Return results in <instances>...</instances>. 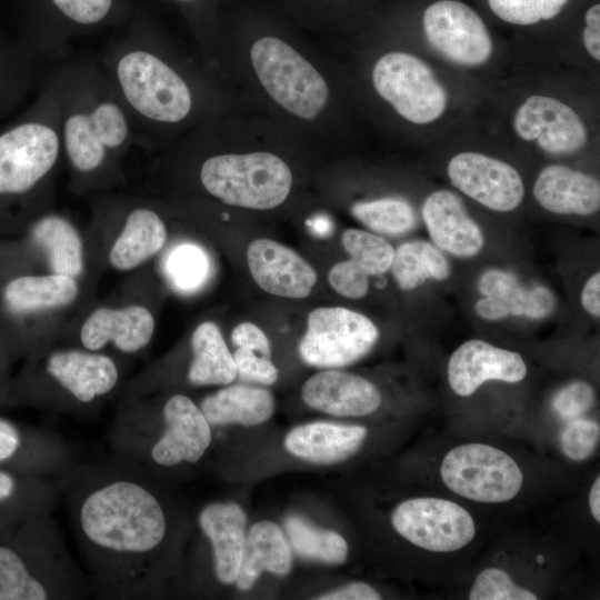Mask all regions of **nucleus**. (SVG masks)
Here are the masks:
<instances>
[{"instance_id":"f257e3e1","label":"nucleus","mask_w":600,"mask_h":600,"mask_svg":"<svg viewBox=\"0 0 600 600\" xmlns=\"http://www.w3.org/2000/svg\"><path fill=\"white\" fill-rule=\"evenodd\" d=\"M72 517L101 591L140 597L168 536L167 512L153 490L136 476L99 477L78 494Z\"/></svg>"},{"instance_id":"f03ea898","label":"nucleus","mask_w":600,"mask_h":600,"mask_svg":"<svg viewBox=\"0 0 600 600\" xmlns=\"http://www.w3.org/2000/svg\"><path fill=\"white\" fill-rule=\"evenodd\" d=\"M56 70L62 153L76 178H103L139 142L134 124L98 59L63 62Z\"/></svg>"},{"instance_id":"7ed1b4c3","label":"nucleus","mask_w":600,"mask_h":600,"mask_svg":"<svg viewBox=\"0 0 600 600\" xmlns=\"http://www.w3.org/2000/svg\"><path fill=\"white\" fill-rule=\"evenodd\" d=\"M97 59L129 113L139 142L194 116L193 83L148 29L132 28Z\"/></svg>"},{"instance_id":"20e7f679","label":"nucleus","mask_w":600,"mask_h":600,"mask_svg":"<svg viewBox=\"0 0 600 600\" xmlns=\"http://www.w3.org/2000/svg\"><path fill=\"white\" fill-rule=\"evenodd\" d=\"M82 579L48 517L29 548L0 544V600H46L79 593Z\"/></svg>"},{"instance_id":"39448f33","label":"nucleus","mask_w":600,"mask_h":600,"mask_svg":"<svg viewBox=\"0 0 600 600\" xmlns=\"http://www.w3.org/2000/svg\"><path fill=\"white\" fill-rule=\"evenodd\" d=\"M199 180L218 200L257 210L280 206L292 186L288 164L269 152L212 154L202 161Z\"/></svg>"},{"instance_id":"423d86ee","label":"nucleus","mask_w":600,"mask_h":600,"mask_svg":"<svg viewBox=\"0 0 600 600\" xmlns=\"http://www.w3.org/2000/svg\"><path fill=\"white\" fill-rule=\"evenodd\" d=\"M439 474L456 496L484 504L509 502L524 484L518 461L504 450L483 442L451 448L441 459Z\"/></svg>"},{"instance_id":"0eeeda50","label":"nucleus","mask_w":600,"mask_h":600,"mask_svg":"<svg viewBox=\"0 0 600 600\" xmlns=\"http://www.w3.org/2000/svg\"><path fill=\"white\" fill-rule=\"evenodd\" d=\"M250 58L262 87L287 111L311 120L324 109L329 98L326 80L291 46L264 37L253 43Z\"/></svg>"},{"instance_id":"6e6552de","label":"nucleus","mask_w":600,"mask_h":600,"mask_svg":"<svg viewBox=\"0 0 600 600\" xmlns=\"http://www.w3.org/2000/svg\"><path fill=\"white\" fill-rule=\"evenodd\" d=\"M378 339L379 330L367 316L342 307H320L309 313L298 350L306 364L336 369L363 358Z\"/></svg>"},{"instance_id":"1a4fd4ad","label":"nucleus","mask_w":600,"mask_h":600,"mask_svg":"<svg viewBox=\"0 0 600 600\" xmlns=\"http://www.w3.org/2000/svg\"><path fill=\"white\" fill-rule=\"evenodd\" d=\"M390 522L407 542L432 553L462 550L477 534L472 514L460 503L441 497L402 500L393 508Z\"/></svg>"},{"instance_id":"9d476101","label":"nucleus","mask_w":600,"mask_h":600,"mask_svg":"<svg viewBox=\"0 0 600 600\" xmlns=\"http://www.w3.org/2000/svg\"><path fill=\"white\" fill-rule=\"evenodd\" d=\"M372 82L379 96L410 122L430 123L446 110L444 88L431 68L413 54L392 51L380 57Z\"/></svg>"},{"instance_id":"9b49d317","label":"nucleus","mask_w":600,"mask_h":600,"mask_svg":"<svg viewBox=\"0 0 600 600\" xmlns=\"http://www.w3.org/2000/svg\"><path fill=\"white\" fill-rule=\"evenodd\" d=\"M423 29L432 48L461 66H479L491 56L492 42L482 19L469 6L441 0L427 8Z\"/></svg>"},{"instance_id":"f8f14e48","label":"nucleus","mask_w":600,"mask_h":600,"mask_svg":"<svg viewBox=\"0 0 600 600\" xmlns=\"http://www.w3.org/2000/svg\"><path fill=\"white\" fill-rule=\"evenodd\" d=\"M448 177L458 190L499 212L520 206L524 187L519 172L509 163L479 152H461L451 158Z\"/></svg>"},{"instance_id":"ddd939ff","label":"nucleus","mask_w":600,"mask_h":600,"mask_svg":"<svg viewBox=\"0 0 600 600\" xmlns=\"http://www.w3.org/2000/svg\"><path fill=\"white\" fill-rule=\"evenodd\" d=\"M528 373L519 352L497 347L480 339L461 343L450 356L447 379L450 389L467 398L489 381L518 383Z\"/></svg>"},{"instance_id":"4468645a","label":"nucleus","mask_w":600,"mask_h":600,"mask_svg":"<svg viewBox=\"0 0 600 600\" xmlns=\"http://www.w3.org/2000/svg\"><path fill=\"white\" fill-rule=\"evenodd\" d=\"M517 134L554 154L572 153L587 142V129L577 112L566 103L546 96L529 97L513 119Z\"/></svg>"},{"instance_id":"2eb2a0df","label":"nucleus","mask_w":600,"mask_h":600,"mask_svg":"<svg viewBox=\"0 0 600 600\" xmlns=\"http://www.w3.org/2000/svg\"><path fill=\"white\" fill-rule=\"evenodd\" d=\"M164 430L151 448L152 460L162 467L199 461L211 444V426L189 397L174 394L163 407Z\"/></svg>"},{"instance_id":"dca6fc26","label":"nucleus","mask_w":600,"mask_h":600,"mask_svg":"<svg viewBox=\"0 0 600 600\" xmlns=\"http://www.w3.org/2000/svg\"><path fill=\"white\" fill-rule=\"evenodd\" d=\"M247 262L256 283L278 297L306 298L317 282L314 269L300 254L270 239L253 240L247 249Z\"/></svg>"},{"instance_id":"f3484780","label":"nucleus","mask_w":600,"mask_h":600,"mask_svg":"<svg viewBox=\"0 0 600 600\" xmlns=\"http://www.w3.org/2000/svg\"><path fill=\"white\" fill-rule=\"evenodd\" d=\"M482 294L476 304L477 316L496 322L509 316L543 319L554 309L552 292L544 286L523 287L517 277L502 269L484 271L478 281Z\"/></svg>"},{"instance_id":"a211bd4d","label":"nucleus","mask_w":600,"mask_h":600,"mask_svg":"<svg viewBox=\"0 0 600 600\" xmlns=\"http://www.w3.org/2000/svg\"><path fill=\"white\" fill-rule=\"evenodd\" d=\"M301 398L309 408L334 417H366L382 402L373 382L333 369L311 376L301 388Z\"/></svg>"},{"instance_id":"6ab92c4d","label":"nucleus","mask_w":600,"mask_h":600,"mask_svg":"<svg viewBox=\"0 0 600 600\" xmlns=\"http://www.w3.org/2000/svg\"><path fill=\"white\" fill-rule=\"evenodd\" d=\"M422 218L434 246L452 256L471 258L484 246L480 226L449 190L433 191L424 199Z\"/></svg>"},{"instance_id":"aec40b11","label":"nucleus","mask_w":600,"mask_h":600,"mask_svg":"<svg viewBox=\"0 0 600 600\" xmlns=\"http://www.w3.org/2000/svg\"><path fill=\"white\" fill-rule=\"evenodd\" d=\"M46 4L51 18L31 50L48 62L66 56L73 37L103 24L116 0H46Z\"/></svg>"},{"instance_id":"412c9836","label":"nucleus","mask_w":600,"mask_h":600,"mask_svg":"<svg viewBox=\"0 0 600 600\" xmlns=\"http://www.w3.org/2000/svg\"><path fill=\"white\" fill-rule=\"evenodd\" d=\"M198 521L210 541L218 581L236 583L247 537L243 509L234 502H212L200 511Z\"/></svg>"},{"instance_id":"4be33fe9","label":"nucleus","mask_w":600,"mask_h":600,"mask_svg":"<svg viewBox=\"0 0 600 600\" xmlns=\"http://www.w3.org/2000/svg\"><path fill=\"white\" fill-rule=\"evenodd\" d=\"M153 331V316L143 306L100 308L82 324L80 339L83 347L90 351L99 350L108 342H112L119 350L132 353L149 343Z\"/></svg>"},{"instance_id":"5701e85b","label":"nucleus","mask_w":600,"mask_h":600,"mask_svg":"<svg viewBox=\"0 0 600 600\" xmlns=\"http://www.w3.org/2000/svg\"><path fill=\"white\" fill-rule=\"evenodd\" d=\"M367 434L363 426L314 421L292 428L284 438V448L301 460L332 464L352 457Z\"/></svg>"},{"instance_id":"b1692460","label":"nucleus","mask_w":600,"mask_h":600,"mask_svg":"<svg viewBox=\"0 0 600 600\" xmlns=\"http://www.w3.org/2000/svg\"><path fill=\"white\" fill-rule=\"evenodd\" d=\"M533 196L546 210L564 216H591L600 208V183L593 176L563 164L543 168Z\"/></svg>"},{"instance_id":"393cba45","label":"nucleus","mask_w":600,"mask_h":600,"mask_svg":"<svg viewBox=\"0 0 600 600\" xmlns=\"http://www.w3.org/2000/svg\"><path fill=\"white\" fill-rule=\"evenodd\" d=\"M46 367L61 387L83 403L111 391L119 378L111 358L80 350L57 351Z\"/></svg>"},{"instance_id":"a878e982","label":"nucleus","mask_w":600,"mask_h":600,"mask_svg":"<svg viewBox=\"0 0 600 600\" xmlns=\"http://www.w3.org/2000/svg\"><path fill=\"white\" fill-rule=\"evenodd\" d=\"M46 63L21 39L0 36V121L38 91L48 72Z\"/></svg>"},{"instance_id":"bb28decb","label":"nucleus","mask_w":600,"mask_h":600,"mask_svg":"<svg viewBox=\"0 0 600 600\" xmlns=\"http://www.w3.org/2000/svg\"><path fill=\"white\" fill-rule=\"evenodd\" d=\"M292 567V552L280 527L269 520L254 523L246 537L242 560L236 580L241 591L250 590L262 572L287 576Z\"/></svg>"},{"instance_id":"cd10ccee","label":"nucleus","mask_w":600,"mask_h":600,"mask_svg":"<svg viewBox=\"0 0 600 600\" xmlns=\"http://www.w3.org/2000/svg\"><path fill=\"white\" fill-rule=\"evenodd\" d=\"M166 240L167 228L161 217L149 207H133L111 248L110 263L121 271L134 269L157 254Z\"/></svg>"},{"instance_id":"c85d7f7f","label":"nucleus","mask_w":600,"mask_h":600,"mask_svg":"<svg viewBox=\"0 0 600 600\" xmlns=\"http://www.w3.org/2000/svg\"><path fill=\"white\" fill-rule=\"evenodd\" d=\"M200 409L210 426H257L274 412V398L263 388L247 384L226 387L206 397Z\"/></svg>"},{"instance_id":"c756f323","label":"nucleus","mask_w":600,"mask_h":600,"mask_svg":"<svg viewBox=\"0 0 600 600\" xmlns=\"http://www.w3.org/2000/svg\"><path fill=\"white\" fill-rule=\"evenodd\" d=\"M192 360L188 379L194 386H223L237 378L232 353L218 326L200 323L191 337Z\"/></svg>"},{"instance_id":"7c9ffc66","label":"nucleus","mask_w":600,"mask_h":600,"mask_svg":"<svg viewBox=\"0 0 600 600\" xmlns=\"http://www.w3.org/2000/svg\"><path fill=\"white\" fill-rule=\"evenodd\" d=\"M33 240L47 252L53 273L77 278L83 270V248L76 227L64 217L48 213L32 226Z\"/></svg>"},{"instance_id":"2f4dec72","label":"nucleus","mask_w":600,"mask_h":600,"mask_svg":"<svg viewBox=\"0 0 600 600\" xmlns=\"http://www.w3.org/2000/svg\"><path fill=\"white\" fill-rule=\"evenodd\" d=\"M78 291L76 279L68 276H22L8 283L4 299L12 310L28 312L69 304Z\"/></svg>"},{"instance_id":"473e14b6","label":"nucleus","mask_w":600,"mask_h":600,"mask_svg":"<svg viewBox=\"0 0 600 600\" xmlns=\"http://www.w3.org/2000/svg\"><path fill=\"white\" fill-rule=\"evenodd\" d=\"M390 269L398 287L404 291L419 288L428 279L442 281L451 274L447 258L424 240L407 241L394 249Z\"/></svg>"},{"instance_id":"72a5a7b5","label":"nucleus","mask_w":600,"mask_h":600,"mask_svg":"<svg viewBox=\"0 0 600 600\" xmlns=\"http://www.w3.org/2000/svg\"><path fill=\"white\" fill-rule=\"evenodd\" d=\"M284 530L290 546L303 559L338 566L348 558V542L334 530L318 527L298 514L284 519Z\"/></svg>"},{"instance_id":"f704fd0d","label":"nucleus","mask_w":600,"mask_h":600,"mask_svg":"<svg viewBox=\"0 0 600 600\" xmlns=\"http://www.w3.org/2000/svg\"><path fill=\"white\" fill-rule=\"evenodd\" d=\"M352 216L377 234L398 236L411 231L417 216L411 204L400 198H381L357 202Z\"/></svg>"},{"instance_id":"c9c22d12","label":"nucleus","mask_w":600,"mask_h":600,"mask_svg":"<svg viewBox=\"0 0 600 600\" xmlns=\"http://www.w3.org/2000/svg\"><path fill=\"white\" fill-rule=\"evenodd\" d=\"M342 244L350 259L369 277L382 276L391 268L394 248L374 232L347 229L342 234Z\"/></svg>"},{"instance_id":"e433bc0d","label":"nucleus","mask_w":600,"mask_h":600,"mask_svg":"<svg viewBox=\"0 0 600 600\" xmlns=\"http://www.w3.org/2000/svg\"><path fill=\"white\" fill-rule=\"evenodd\" d=\"M538 594L519 583L507 570L488 567L474 578L468 599L471 600H536Z\"/></svg>"},{"instance_id":"4c0bfd02","label":"nucleus","mask_w":600,"mask_h":600,"mask_svg":"<svg viewBox=\"0 0 600 600\" xmlns=\"http://www.w3.org/2000/svg\"><path fill=\"white\" fill-rule=\"evenodd\" d=\"M167 272L176 288L191 291L199 288L207 279L209 260L201 248L182 244L169 254Z\"/></svg>"},{"instance_id":"58836bf2","label":"nucleus","mask_w":600,"mask_h":600,"mask_svg":"<svg viewBox=\"0 0 600 600\" xmlns=\"http://www.w3.org/2000/svg\"><path fill=\"white\" fill-rule=\"evenodd\" d=\"M568 0H488L492 12L503 21L528 26L556 17Z\"/></svg>"},{"instance_id":"ea45409f","label":"nucleus","mask_w":600,"mask_h":600,"mask_svg":"<svg viewBox=\"0 0 600 600\" xmlns=\"http://www.w3.org/2000/svg\"><path fill=\"white\" fill-rule=\"evenodd\" d=\"M599 440V422L587 417L567 421L559 434L561 452L576 462L588 460L596 452Z\"/></svg>"},{"instance_id":"a19ab883","label":"nucleus","mask_w":600,"mask_h":600,"mask_svg":"<svg viewBox=\"0 0 600 600\" xmlns=\"http://www.w3.org/2000/svg\"><path fill=\"white\" fill-rule=\"evenodd\" d=\"M596 402V392L586 381H573L561 388L553 397V412L564 422L587 417Z\"/></svg>"},{"instance_id":"79ce46f5","label":"nucleus","mask_w":600,"mask_h":600,"mask_svg":"<svg viewBox=\"0 0 600 600\" xmlns=\"http://www.w3.org/2000/svg\"><path fill=\"white\" fill-rule=\"evenodd\" d=\"M328 280L336 292L349 299H362L369 290V276L352 259L333 264Z\"/></svg>"},{"instance_id":"37998d69","label":"nucleus","mask_w":600,"mask_h":600,"mask_svg":"<svg viewBox=\"0 0 600 600\" xmlns=\"http://www.w3.org/2000/svg\"><path fill=\"white\" fill-rule=\"evenodd\" d=\"M237 374L246 381L264 386L273 384L278 379V369L270 358L262 357L244 348H237L232 353Z\"/></svg>"},{"instance_id":"c03bdc74","label":"nucleus","mask_w":600,"mask_h":600,"mask_svg":"<svg viewBox=\"0 0 600 600\" xmlns=\"http://www.w3.org/2000/svg\"><path fill=\"white\" fill-rule=\"evenodd\" d=\"M231 340L237 348L248 349L266 358L271 356V347L267 336L251 322L238 324L232 330Z\"/></svg>"},{"instance_id":"a18cd8bd","label":"nucleus","mask_w":600,"mask_h":600,"mask_svg":"<svg viewBox=\"0 0 600 600\" xmlns=\"http://www.w3.org/2000/svg\"><path fill=\"white\" fill-rule=\"evenodd\" d=\"M381 598L377 589L361 581L350 582L314 597L319 600H379Z\"/></svg>"},{"instance_id":"49530a36","label":"nucleus","mask_w":600,"mask_h":600,"mask_svg":"<svg viewBox=\"0 0 600 600\" xmlns=\"http://www.w3.org/2000/svg\"><path fill=\"white\" fill-rule=\"evenodd\" d=\"M583 44L596 60H600V6H592L586 13Z\"/></svg>"},{"instance_id":"de8ad7c7","label":"nucleus","mask_w":600,"mask_h":600,"mask_svg":"<svg viewBox=\"0 0 600 600\" xmlns=\"http://www.w3.org/2000/svg\"><path fill=\"white\" fill-rule=\"evenodd\" d=\"M21 446V436L10 422L0 419V462L11 459Z\"/></svg>"},{"instance_id":"09e8293b","label":"nucleus","mask_w":600,"mask_h":600,"mask_svg":"<svg viewBox=\"0 0 600 600\" xmlns=\"http://www.w3.org/2000/svg\"><path fill=\"white\" fill-rule=\"evenodd\" d=\"M581 304L592 317H600V273L594 272L584 282L581 291Z\"/></svg>"},{"instance_id":"8fccbe9b","label":"nucleus","mask_w":600,"mask_h":600,"mask_svg":"<svg viewBox=\"0 0 600 600\" xmlns=\"http://www.w3.org/2000/svg\"><path fill=\"white\" fill-rule=\"evenodd\" d=\"M588 506L592 519L600 522V477L597 476L588 493Z\"/></svg>"},{"instance_id":"3c124183","label":"nucleus","mask_w":600,"mask_h":600,"mask_svg":"<svg viewBox=\"0 0 600 600\" xmlns=\"http://www.w3.org/2000/svg\"><path fill=\"white\" fill-rule=\"evenodd\" d=\"M16 490V478L11 473L0 470V502L8 500Z\"/></svg>"},{"instance_id":"603ef678","label":"nucleus","mask_w":600,"mask_h":600,"mask_svg":"<svg viewBox=\"0 0 600 600\" xmlns=\"http://www.w3.org/2000/svg\"><path fill=\"white\" fill-rule=\"evenodd\" d=\"M177 1H182V2H186V1H190V0H177Z\"/></svg>"}]
</instances>
